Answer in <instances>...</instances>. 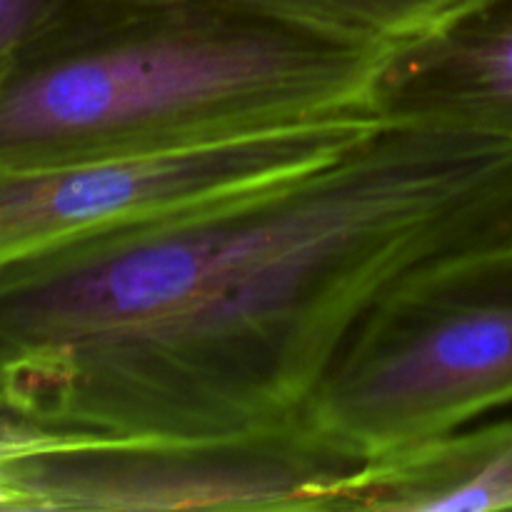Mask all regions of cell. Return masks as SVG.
I'll list each match as a JSON object with an SVG mask.
<instances>
[{
  "label": "cell",
  "mask_w": 512,
  "mask_h": 512,
  "mask_svg": "<svg viewBox=\"0 0 512 512\" xmlns=\"http://www.w3.org/2000/svg\"><path fill=\"white\" fill-rule=\"evenodd\" d=\"M512 403V240L428 260L360 320L303 425L363 460Z\"/></svg>",
  "instance_id": "3"
},
{
  "label": "cell",
  "mask_w": 512,
  "mask_h": 512,
  "mask_svg": "<svg viewBox=\"0 0 512 512\" xmlns=\"http://www.w3.org/2000/svg\"><path fill=\"white\" fill-rule=\"evenodd\" d=\"M378 125L345 115L195 148L0 170V270L303 175Z\"/></svg>",
  "instance_id": "5"
},
{
  "label": "cell",
  "mask_w": 512,
  "mask_h": 512,
  "mask_svg": "<svg viewBox=\"0 0 512 512\" xmlns=\"http://www.w3.org/2000/svg\"><path fill=\"white\" fill-rule=\"evenodd\" d=\"M250 15L363 48L395 50L443 23L468 0H158Z\"/></svg>",
  "instance_id": "8"
},
{
  "label": "cell",
  "mask_w": 512,
  "mask_h": 512,
  "mask_svg": "<svg viewBox=\"0 0 512 512\" xmlns=\"http://www.w3.org/2000/svg\"><path fill=\"white\" fill-rule=\"evenodd\" d=\"M10 420H13V418H10V415H8V413H5V410H3V405H0V430H3V428H5V425H8V423H10Z\"/></svg>",
  "instance_id": "10"
},
{
  "label": "cell",
  "mask_w": 512,
  "mask_h": 512,
  "mask_svg": "<svg viewBox=\"0 0 512 512\" xmlns=\"http://www.w3.org/2000/svg\"><path fill=\"white\" fill-rule=\"evenodd\" d=\"M373 113L383 123L512 145V0H468L428 33L390 50Z\"/></svg>",
  "instance_id": "6"
},
{
  "label": "cell",
  "mask_w": 512,
  "mask_h": 512,
  "mask_svg": "<svg viewBox=\"0 0 512 512\" xmlns=\"http://www.w3.org/2000/svg\"><path fill=\"white\" fill-rule=\"evenodd\" d=\"M358 465L303 423L225 438L0 430V510L330 512Z\"/></svg>",
  "instance_id": "4"
},
{
  "label": "cell",
  "mask_w": 512,
  "mask_h": 512,
  "mask_svg": "<svg viewBox=\"0 0 512 512\" xmlns=\"http://www.w3.org/2000/svg\"><path fill=\"white\" fill-rule=\"evenodd\" d=\"M505 240L512 145L383 123L303 175L0 270V405L85 433L300 425L403 275Z\"/></svg>",
  "instance_id": "1"
},
{
  "label": "cell",
  "mask_w": 512,
  "mask_h": 512,
  "mask_svg": "<svg viewBox=\"0 0 512 512\" xmlns=\"http://www.w3.org/2000/svg\"><path fill=\"white\" fill-rule=\"evenodd\" d=\"M512 510V420L450 430L355 465L330 512Z\"/></svg>",
  "instance_id": "7"
},
{
  "label": "cell",
  "mask_w": 512,
  "mask_h": 512,
  "mask_svg": "<svg viewBox=\"0 0 512 512\" xmlns=\"http://www.w3.org/2000/svg\"><path fill=\"white\" fill-rule=\"evenodd\" d=\"M388 55L205 5L73 0L0 85V170L375 115Z\"/></svg>",
  "instance_id": "2"
},
{
  "label": "cell",
  "mask_w": 512,
  "mask_h": 512,
  "mask_svg": "<svg viewBox=\"0 0 512 512\" xmlns=\"http://www.w3.org/2000/svg\"><path fill=\"white\" fill-rule=\"evenodd\" d=\"M73 0H0V85Z\"/></svg>",
  "instance_id": "9"
}]
</instances>
